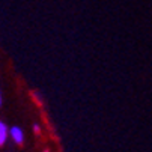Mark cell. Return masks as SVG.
I'll return each mask as SVG.
<instances>
[{"instance_id":"1","label":"cell","mask_w":152,"mask_h":152,"mask_svg":"<svg viewBox=\"0 0 152 152\" xmlns=\"http://www.w3.org/2000/svg\"><path fill=\"white\" fill-rule=\"evenodd\" d=\"M9 136H11V139L14 140V143L23 145V142H24V134H23V129H21L20 126H12V128H9Z\"/></svg>"},{"instance_id":"3","label":"cell","mask_w":152,"mask_h":152,"mask_svg":"<svg viewBox=\"0 0 152 152\" xmlns=\"http://www.w3.org/2000/svg\"><path fill=\"white\" fill-rule=\"evenodd\" d=\"M32 96H33V99L38 102V105H42V98H41L36 92H32Z\"/></svg>"},{"instance_id":"6","label":"cell","mask_w":152,"mask_h":152,"mask_svg":"<svg viewBox=\"0 0 152 152\" xmlns=\"http://www.w3.org/2000/svg\"><path fill=\"white\" fill-rule=\"evenodd\" d=\"M44 152H48V151H44Z\"/></svg>"},{"instance_id":"2","label":"cell","mask_w":152,"mask_h":152,"mask_svg":"<svg viewBox=\"0 0 152 152\" xmlns=\"http://www.w3.org/2000/svg\"><path fill=\"white\" fill-rule=\"evenodd\" d=\"M8 137H9V128L6 126L5 122L0 121V146H3L6 143Z\"/></svg>"},{"instance_id":"5","label":"cell","mask_w":152,"mask_h":152,"mask_svg":"<svg viewBox=\"0 0 152 152\" xmlns=\"http://www.w3.org/2000/svg\"><path fill=\"white\" fill-rule=\"evenodd\" d=\"M0 105H2V94H0Z\"/></svg>"},{"instance_id":"4","label":"cell","mask_w":152,"mask_h":152,"mask_svg":"<svg viewBox=\"0 0 152 152\" xmlns=\"http://www.w3.org/2000/svg\"><path fill=\"white\" fill-rule=\"evenodd\" d=\"M33 131H35V134H41V126H39L38 124L33 125Z\"/></svg>"}]
</instances>
